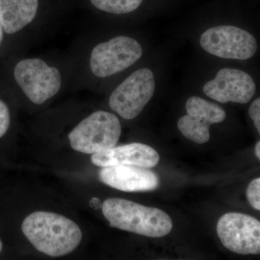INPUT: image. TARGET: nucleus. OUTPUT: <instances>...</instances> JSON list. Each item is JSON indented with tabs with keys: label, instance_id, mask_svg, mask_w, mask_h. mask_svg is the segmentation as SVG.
I'll use <instances>...</instances> for the list:
<instances>
[{
	"label": "nucleus",
	"instance_id": "nucleus-11",
	"mask_svg": "<svg viewBox=\"0 0 260 260\" xmlns=\"http://www.w3.org/2000/svg\"><path fill=\"white\" fill-rule=\"evenodd\" d=\"M256 84L251 75L243 70L223 68L214 79L207 82L203 92L207 96L220 103L245 104L256 93Z\"/></svg>",
	"mask_w": 260,
	"mask_h": 260
},
{
	"label": "nucleus",
	"instance_id": "nucleus-16",
	"mask_svg": "<svg viewBox=\"0 0 260 260\" xmlns=\"http://www.w3.org/2000/svg\"><path fill=\"white\" fill-rule=\"evenodd\" d=\"M11 124V113L9 107L4 101L0 99V138L9 129Z\"/></svg>",
	"mask_w": 260,
	"mask_h": 260
},
{
	"label": "nucleus",
	"instance_id": "nucleus-6",
	"mask_svg": "<svg viewBox=\"0 0 260 260\" xmlns=\"http://www.w3.org/2000/svg\"><path fill=\"white\" fill-rule=\"evenodd\" d=\"M155 77L151 70H135L118 84L109 98V107L118 115L132 120L143 112L155 93Z\"/></svg>",
	"mask_w": 260,
	"mask_h": 260
},
{
	"label": "nucleus",
	"instance_id": "nucleus-8",
	"mask_svg": "<svg viewBox=\"0 0 260 260\" xmlns=\"http://www.w3.org/2000/svg\"><path fill=\"white\" fill-rule=\"evenodd\" d=\"M44 0H0V20L6 37L21 38L23 44L45 21Z\"/></svg>",
	"mask_w": 260,
	"mask_h": 260
},
{
	"label": "nucleus",
	"instance_id": "nucleus-21",
	"mask_svg": "<svg viewBox=\"0 0 260 260\" xmlns=\"http://www.w3.org/2000/svg\"><path fill=\"white\" fill-rule=\"evenodd\" d=\"M2 249H3V243L0 240V252H1Z\"/></svg>",
	"mask_w": 260,
	"mask_h": 260
},
{
	"label": "nucleus",
	"instance_id": "nucleus-14",
	"mask_svg": "<svg viewBox=\"0 0 260 260\" xmlns=\"http://www.w3.org/2000/svg\"><path fill=\"white\" fill-rule=\"evenodd\" d=\"M89 5L97 11L113 15L134 13L143 4V0H88Z\"/></svg>",
	"mask_w": 260,
	"mask_h": 260
},
{
	"label": "nucleus",
	"instance_id": "nucleus-1",
	"mask_svg": "<svg viewBox=\"0 0 260 260\" xmlns=\"http://www.w3.org/2000/svg\"><path fill=\"white\" fill-rule=\"evenodd\" d=\"M141 44L134 38L118 35L90 44L82 41L70 54L73 83L84 88L117 76L140 60Z\"/></svg>",
	"mask_w": 260,
	"mask_h": 260
},
{
	"label": "nucleus",
	"instance_id": "nucleus-18",
	"mask_svg": "<svg viewBox=\"0 0 260 260\" xmlns=\"http://www.w3.org/2000/svg\"><path fill=\"white\" fill-rule=\"evenodd\" d=\"M90 207L94 208V209L98 210L102 208V205L101 203V200L97 198H92L90 201Z\"/></svg>",
	"mask_w": 260,
	"mask_h": 260
},
{
	"label": "nucleus",
	"instance_id": "nucleus-19",
	"mask_svg": "<svg viewBox=\"0 0 260 260\" xmlns=\"http://www.w3.org/2000/svg\"><path fill=\"white\" fill-rule=\"evenodd\" d=\"M6 37L3 28V24H2L1 20H0V49L3 47V43H4L5 38Z\"/></svg>",
	"mask_w": 260,
	"mask_h": 260
},
{
	"label": "nucleus",
	"instance_id": "nucleus-15",
	"mask_svg": "<svg viewBox=\"0 0 260 260\" xmlns=\"http://www.w3.org/2000/svg\"><path fill=\"white\" fill-rule=\"evenodd\" d=\"M246 198L253 208L260 210V178L251 181L246 190Z\"/></svg>",
	"mask_w": 260,
	"mask_h": 260
},
{
	"label": "nucleus",
	"instance_id": "nucleus-2",
	"mask_svg": "<svg viewBox=\"0 0 260 260\" xmlns=\"http://www.w3.org/2000/svg\"><path fill=\"white\" fill-rule=\"evenodd\" d=\"M11 80L24 99L32 105L41 107L67 86L73 85L70 55L18 57L12 67Z\"/></svg>",
	"mask_w": 260,
	"mask_h": 260
},
{
	"label": "nucleus",
	"instance_id": "nucleus-5",
	"mask_svg": "<svg viewBox=\"0 0 260 260\" xmlns=\"http://www.w3.org/2000/svg\"><path fill=\"white\" fill-rule=\"evenodd\" d=\"M121 133V123L117 116L99 110L75 124L68 134V139L73 150L93 155L116 146Z\"/></svg>",
	"mask_w": 260,
	"mask_h": 260
},
{
	"label": "nucleus",
	"instance_id": "nucleus-20",
	"mask_svg": "<svg viewBox=\"0 0 260 260\" xmlns=\"http://www.w3.org/2000/svg\"><path fill=\"white\" fill-rule=\"evenodd\" d=\"M255 155L258 160H260V142H258L255 146Z\"/></svg>",
	"mask_w": 260,
	"mask_h": 260
},
{
	"label": "nucleus",
	"instance_id": "nucleus-17",
	"mask_svg": "<svg viewBox=\"0 0 260 260\" xmlns=\"http://www.w3.org/2000/svg\"><path fill=\"white\" fill-rule=\"evenodd\" d=\"M249 115L254 121V126L260 133V99H256L251 104L249 109Z\"/></svg>",
	"mask_w": 260,
	"mask_h": 260
},
{
	"label": "nucleus",
	"instance_id": "nucleus-4",
	"mask_svg": "<svg viewBox=\"0 0 260 260\" xmlns=\"http://www.w3.org/2000/svg\"><path fill=\"white\" fill-rule=\"evenodd\" d=\"M102 212L111 226L151 238L165 237L172 230V218L158 208L120 198H109Z\"/></svg>",
	"mask_w": 260,
	"mask_h": 260
},
{
	"label": "nucleus",
	"instance_id": "nucleus-12",
	"mask_svg": "<svg viewBox=\"0 0 260 260\" xmlns=\"http://www.w3.org/2000/svg\"><path fill=\"white\" fill-rule=\"evenodd\" d=\"M99 179L104 184L126 192L153 191L159 186V178L155 173L138 166L103 167Z\"/></svg>",
	"mask_w": 260,
	"mask_h": 260
},
{
	"label": "nucleus",
	"instance_id": "nucleus-7",
	"mask_svg": "<svg viewBox=\"0 0 260 260\" xmlns=\"http://www.w3.org/2000/svg\"><path fill=\"white\" fill-rule=\"evenodd\" d=\"M207 52L222 59L246 60L257 50V42L250 32L234 25H219L205 30L200 39Z\"/></svg>",
	"mask_w": 260,
	"mask_h": 260
},
{
	"label": "nucleus",
	"instance_id": "nucleus-13",
	"mask_svg": "<svg viewBox=\"0 0 260 260\" xmlns=\"http://www.w3.org/2000/svg\"><path fill=\"white\" fill-rule=\"evenodd\" d=\"M159 160L160 155L155 149L139 143L114 146L91 156L94 165L102 168L129 165L150 169L155 167Z\"/></svg>",
	"mask_w": 260,
	"mask_h": 260
},
{
	"label": "nucleus",
	"instance_id": "nucleus-3",
	"mask_svg": "<svg viewBox=\"0 0 260 260\" xmlns=\"http://www.w3.org/2000/svg\"><path fill=\"white\" fill-rule=\"evenodd\" d=\"M22 231L38 251L54 257L74 251L83 238L80 227L74 221L50 212L30 214L23 220Z\"/></svg>",
	"mask_w": 260,
	"mask_h": 260
},
{
	"label": "nucleus",
	"instance_id": "nucleus-10",
	"mask_svg": "<svg viewBox=\"0 0 260 260\" xmlns=\"http://www.w3.org/2000/svg\"><path fill=\"white\" fill-rule=\"evenodd\" d=\"M187 114L179 119L177 126L186 138L198 144H204L210 140V126L223 122L226 113L215 103L199 96H191L186 101Z\"/></svg>",
	"mask_w": 260,
	"mask_h": 260
},
{
	"label": "nucleus",
	"instance_id": "nucleus-9",
	"mask_svg": "<svg viewBox=\"0 0 260 260\" xmlns=\"http://www.w3.org/2000/svg\"><path fill=\"white\" fill-rule=\"evenodd\" d=\"M217 234L223 246L233 252L244 255L260 253V223L254 217L225 214L219 219Z\"/></svg>",
	"mask_w": 260,
	"mask_h": 260
}]
</instances>
